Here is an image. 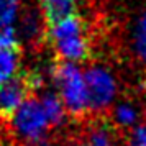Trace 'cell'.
<instances>
[{
    "label": "cell",
    "instance_id": "obj_13",
    "mask_svg": "<svg viewBox=\"0 0 146 146\" xmlns=\"http://www.w3.org/2000/svg\"><path fill=\"white\" fill-rule=\"evenodd\" d=\"M0 48H20L15 28L12 25L0 28Z\"/></svg>",
    "mask_w": 146,
    "mask_h": 146
},
{
    "label": "cell",
    "instance_id": "obj_3",
    "mask_svg": "<svg viewBox=\"0 0 146 146\" xmlns=\"http://www.w3.org/2000/svg\"><path fill=\"white\" fill-rule=\"evenodd\" d=\"M10 120L17 135L30 145H43L51 128L40 99L31 95L17 108Z\"/></svg>",
    "mask_w": 146,
    "mask_h": 146
},
{
    "label": "cell",
    "instance_id": "obj_7",
    "mask_svg": "<svg viewBox=\"0 0 146 146\" xmlns=\"http://www.w3.org/2000/svg\"><path fill=\"white\" fill-rule=\"evenodd\" d=\"M41 107L44 110V115H46L48 121H49V126H61L62 121L66 118V108L61 102L59 95L54 92H44L43 97L40 99Z\"/></svg>",
    "mask_w": 146,
    "mask_h": 146
},
{
    "label": "cell",
    "instance_id": "obj_8",
    "mask_svg": "<svg viewBox=\"0 0 146 146\" xmlns=\"http://www.w3.org/2000/svg\"><path fill=\"white\" fill-rule=\"evenodd\" d=\"M20 67V48H0V82L10 79Z\"/></svg>",
    "mask_w": 146,
    "mask_h": 146
},
{
    "label": "cell",
    "instance_id": "obj_14",
    "mask_svg": "<svg viewBox=\"0 0 146 146\" xmlns=\"http://www.w3.org/2000/svg\"><path fill=\"white\" fill-rule=\"evenodd\" d=\"M84 146H86V145H84Z\"/></svg>",
    "mask_w": 146,
    "mask_h": 146
},
{
    "label": "cell",
    "instance_id": "obj_5",
    "mask_svg": "<svg viewBox=\"0 0 146 146\" xmlns=\"http://www.w3.org/2000/svg\"><path fill=\"white\" fill-rule=\"evenodd\" d=\"M89 112H104L115 99L117 82L105 67L92 66L84 74Z\"/></svg>",
    "mask_w": 146,
    "mask_h": 146
},
{
    "label": "cell",
    "instance_id": "obj_10",
    "mask_svg": "<svg viewBox=\"0 0 146 146\" xmlns=\"http://www.w3.org/2000/svg\"><path fill=\"white\" fill-rule=\"evenodd\" d=\"M113 135L112 128L107 125H99L95 126L92 131L89 133L86 141V146H113Z\"/></svg>",
    "mask_w": 146,
    "mask_h": 146
},
{
    "label": "cell",
    "instance_id": "obj_2",
    "mask_svg": "<svg viewBox=\"0 0 146 146\" xmlns=\"http://www.w3.org/2000/svg\"><path fill=\"white\" fill-rule=\"evenodd\" d=\"M53 77L59 89V99L62 105L76 118H82L89 113V100L84 74L74 62L58 61L53 67Z\"/></svg>",
    "mask_w": 146,
    "mask_h": 146
},
{
    "label": "cell",
    "instance_id": "obj_1",
    "mask_svg": "<svg viewBox=\"0 0 146 146\" xmlns=\"http://www.w3.org/2000/svg\"><path fill=\"white\" fill-rule=\"evenodd\" d=\"M48 40L61 61L76 64L90 58V43L86 35L84 21L77 13L48 27Z\"/></svg>",
    "mask_w": 146,
    "mask_h": 146
},
{
    "label": "cell",
    "instance_id": "obj_9",
    "mask_svg": "<svg viewBox=\"0 0 146 146\" xmlns=\"http://www.w3.org/2000/svg\"><path fill=\"white\" fill-rule=\"evenodd\" d=\"M135 53L138 59L146 64V10L138 18L135 27Z\"/></svg>",
    "mask_w": 146,
    "mask_h": 146
},
{
    "label": "cell",
    "instance_id": "obj_12",
    "mask_svg": "<svg viewBox=\"0 0 146 146\" xmlns=\"http://www.w3.org/2000/svg\"><path fill=\"white\" fill-rule=\"evenodd\" d=\"M18 5L10 3L8 0H0V28L12 25L17 18Z\"/></svg>",
    "mask_w": 146,
    "mask_h": 146
},
{
    "label": "cell",
    "instance_id": "obj_4",
    "mask_svg": "<svg viewBox=\"0 0 146 146\" xmlns=\"http://www.w3.org/2000/svg\"><path fill=\"white\" fill-rule=\"evenodd\" d=\"M41 79L33 72H17L0 82V118L10 120L17 108L41 86Z\"/></svg>",
    "mask_w": 146,
    "mask_h": 146
},
{
    "label": "cell",
    "instance_id": "obj_11",
    "mask_svg": "<svg viewBox=\"0 0 146 146\" xmlns=\"http://www.w3.org/2000/svg\"><path fill=\"white\" fill-rule=\"evenodd\" d=\"M113 118L117 121V125L120 128H130L136 123L138 120V112L136 108L130 104H120L115 108V113H113Z\"/></svg>",
    "mask_w": 146,
    "mask_h": 146
},
{
    "label": "cell",
    "instance_id": "obj_6",
    "mask_svg": "<svg viewBox=\"0 0 146 146\" xmlns=\"http://www.w3.org/2000/svg\"><path fill=\"white\" fill-rule=\"evenodd\" d=\"M41 8V15L48 27L54 25L56 21L66 18L69 15L77 13L79 0H38Z\"/></svg>",
    "mask_w": 146,
    "mask_h": 146
}]
</instances>
